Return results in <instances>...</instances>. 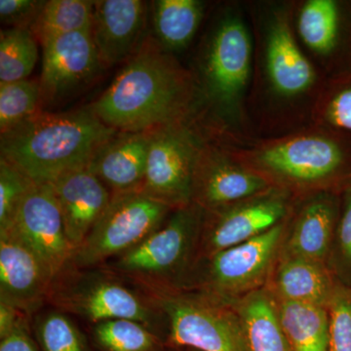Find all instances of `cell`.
<instances>
[{"mask_svg":"<svg viewBox=\"0 0 351 351\" xmlns=\"http://www.w3.org/2000/svg\"><path fill=\"white\" fill-rule=\"evenodd\" d=\"M119 131L106 125L91 107L64 113H36L1 134V158L34 184H51L66 173L89 165Z\"/></svg>","mask_w":351,"mask_h":351,"instance_id":"1","label":"cell"},{"mask_svg":"<svg viewBox=\"0 0 351 351\" xmlns=\"http://www.w3.org/2000/svg\"><path fill=\"white\" fill-rule=\"evenodd\" d=\"M186 101L179 68L154 43H145L91 108L114 130L149 132L174 124Z\"/></svg>","mask_w":351,"mask_h":351,"instance_id":"2","label":"cell"},{"mask_svg":"<svg viewBox=\"0 0 351 351\" xmlns=\"http://www.w3.org/2000/svg\"><path fill=\"white\" fill-rule=\"evenodd\" d=\"M205 210L198 204L178 208L144 241L112 258L107 269L141 289H180L198 256Z\"/></svg>","mask_w":351,"mask_h":351,"instance_id":"3","label":"cell"},{"mask_svg":"<svg viewBox=\"0 0 351 351\" xmlns=\"http://www.w3.org/2000/svg\"><path fill=\"white\" fill-rule=\"evenodd\" d=\"M119 274L104 267H69L53 281L49 301L58 311L93 323L129 319L152 328L163 319L144 290L129 287Z\"/></svg>","mask_w":351,"mask_h":351,"instance_id":"4","label":"cell"},{"mask_svg":"<svg viewBox=\"0 0 351 351\" xmlns=\"http://www.w3.org/2000/svg\"><path fill=\"white\" fill-rule=\"evenodd\" d=\"M172 209L142 189L112 193L107 209L76 249L69 267L86 269L105 265L144 241L163 225Z\"/></svg>","mask_w":351,"mask_h":351,"instance_id":"5","label":"cell"},{"mask_svg":"<svg viewBox=\"0 0 351 351\" xmlns=\"http://www.w3.org/2000/svg\"><path fill=\"white\" fill-rule=\"evenodd\" d=\"M167 321L175 346L198 351H246L237 313L201 294L179 289H142Z\"/></svg>","mask_w":351,"mask_h":351,"instance_id":"6","label":"cell"},{"mask_svg":"<svg viewBox=\"0 0 351 351\" xmlns=\"http://www.w3.org/2000/svg\"><path fill=\"white\" fill-rule=\"evenodd\" d=\"M283 237V226L205 258L197 278L199 294L225 304L242 293L253 292L270 269Z\"/></svg>","mask_w":351,"mask_h":351,"instance_id":"7","label":"cell"},{"mask_svg":"<svg viewBox=\"0 0 351 351\" xmlns=\"http://www.w3.org/2000/svg\"><path fill=\"white\" fill-rule=\"evenodd\" d=\"M198 154L195 141L176 124L154 131L143 191L172 208L191 204Z\"/></svg>","mask_w":351,"mask_h":351,"instance_id":"8","label":"cell"},{"mask_svg":"<svg viewBox=\"0 0 351 351\" xmlns=\"http://www.w3.org/2000/svg\"><path fill=\"white\" fill-rule=\"evenodd\" d=\"M9 234L22 242L56 278L68 269L75 248L71 244L56 196L50 184H34L23 200Z\"/></svg>","mask_w":351,"mask_h":351,"instance_id":"9","label":"cell"},{"mask_svg":"<svg viewBox=\"0 0 351 351\" xmlns=\"http://www.w3.org/2000/svg\"><path fill=\"white\" fill-rule=\"evenodd\" d=\"M213 211L209 221L204 218L201 232L198 254L204 258L255 239L279 225L286 213V203L281 196L263 195Z\"/></svg>","mask_w":351,"mask_h":351,"instance_id":"10","label":"cell"},{"mask_svg":"<svg viewBox=\"0 0 351 351\" xmlns=\"http://www.w3.org/2000/svg\"><path fill=\"white\" fill-rule=\"evenodd\" d=\"M54 278L22 242L0 234V301L29 315L49 301Z\"/></svg>","mask_w":351,"mask_h":351,"instance_id":"11","label":"cell"},{"mask_svg":"<svg viewBox=\"0 0 351 351\" xmlns=\"http://www.w3.org/2000/svg\"><path fill=\"white\" fill-rule=\"evenodd\" d=\"M43 45V97L53 99L91 78L101 66L91 31L71 32Z\"/></svg>","mask_w":351,"mask_h":351,"instance_id":"12","label":"cell"},{"mask_svg":"<svg viewBox=\"0 0 351 351\" xmlns=\"http://www.w3.org/2000/svg\"><path fill=\"white\" fill-rule=\"evenodd\" d=\"M75 252L106 211L112 193L88 166L66 173L51 182Z\"/></svg>","mask_w":351,"mask_h":351,"instance_id":"13","label":"cell"},{"mask_svg":"<svg viewBox=\"0 0 351 351\" xmlns=\"http://www.w3.org/2000/svg\"><path fill=\"white\" fill-rule=\"evenodd\" d=\"M147 8L141 0L94 1L92 38L101 64H119L140 49Z\"/></svg>","mask_w":351,"mask_h":351,"instance_id":"14","label":"cell"},{"mask_svg":"<svg viewBox=\"0 0 351 351\" xmlns=\"http://www.w3.org/2000/svg\"><path fill=\"white\" fill-rule=\"evenodd\" d=\"M251 43L239 20H228L219 27L207 56L206 77L210 92L221 101L232 100L248 80Z\"/></svg>","mask_w":351,"mask_h":351,"instance_id":"15","label":"cell"},{"mask_svg":"<svg viewBox=\"0 0 351 351\" xmlns=\"http://www.w3.org/2000/svg\"><path fill=\"white\" fill-rule=\"evenodd\" d=\"M260 161L267 169L297 182L326 179L339 169L343 152L326 138H293L263 151Z\"/></svg>","mask_w":351,"mask_h":351,"instance_id":"16","label":"cell"},{"mask_svg":"<svg viewBox=\"0 0 351 351\" xmlns=\"http://www.w3.org/2000/svg\"><path fill=\"white\" fill-rule=\"evenodd\" d=\"M154 131L119 132L88 167L112 193L142 189Z\"/></svg>","mask_w":351,"mask_h":351,"instance_id":"17","label":"cell"},{"mask_svg":"<svg viewBox=\"0 0 351 351\" xmlns=\"http://www.w3.org/2000/svg\"><path fill=\"white\" fill-rule=\"evenodd\" d=\"M267 186L260 176L228 164L215 163L196 172L193 198L203 209L217 210L253 197Z\"/></svg>","mask_w":351,"mask_h":351,"instance_id":"18","label":"cell"},{"mask_svg":"<svg viewBox=\"0 0 351 351\" xmlns=\"http://www.w3.org/2000/svg\"><path fill=\"white\" fill-rule=\"evenodd\" d=\"M246 351H292L279 319L278 306L267 291H253L235 309Z\"/></svg>","mask_w":351,"mask_h":351,"instance_id":"19","label":"cell"},{"mask_svg":"<svg viewBox=\"0 0 351 351\" xmlns=\"http://www.w3.org/2000/svg\"><path fill=\"white\" fill-rule=\"evenodd\" d=\"M281 301L329 306L336 288L323 263L286 256L276 278Z\"/></svg>","mask_w":351,"mask_h":351,"instance_id":"20","label":"cell"},{"mask_svg":"<svg viewBox=\"0 0 351 351\" xmlns=\"http://www.w3.org/2000/svg\"><path fill=\"white\" fill-rule=\"evenodd\" d=\"M336 223L334 201L321 196L302 209L289 237L287 256L323 263L327 257Z\"/></svg>","mask_w":351,"mask_h":351,"instance_id":"21","label":"cell"},{"mask_svg":"<svg viewBox=\"0 0 351 351\" xmlns=\"http://www.w3.org/2000/svg\"><path fill=\"white\" fill-rule=\"evenodd\" d=\"M267 69L272 84L284 95L302 93L313 82V66L298 47L285 23H277L270 34Z\"/></svg>","mask_w":351,"mask_h":351,"instance_id":"22","label":"cell"},{"mask_svg":"<svg viewBox=\"0 0 351 351\" xmlns=\"http://www.w3.org/2000/svg\"><path fill=\"white\" fill-rule=\"evenodd\" d=\"M278 313L292 351H328L330 315L326 307L281 301Z\"/></svg>","mask_w":351,"mask_h":351,"instance_id":"23","label":"cell"},{"mask_svg":"<svg viewBox=\"0 0 351 351\" xmlns=\"http://www.w3.org/2000/svg\"><path fill=\"white\" fill-rule=\"evenodd\" d=\"M94 1L89 0H50L45 1L31 27L41 44L71 32L91 31Z\"/></svg>","mask_w":351,"mask_h":351,"instance_id":"24","label":"cell"},{"mask_svg":"<svg viewBox=\"0 0 351 351\" xmlns=\"http://www.w3.org/2000/svg\"><path fill=\"white\" fill-rule=\"evenodd\" d=\"M202 17V4L196 0H158L154 2V29L162 45L184 47L195 36Z\"/></svg>","mask_w":351,"mask_h":351,"instance_id":"25","label":"cell"},{"mask_svg":"<svg viewBox=\"0 0 351 351\" xmlns=\"http://www.w3.org/2000/svg\"><path fill=\"white\" fill-rule=\"evenodd\" d=\"M38 59V40L29 27L0 34V84L27 80Z\"/></svg>","mask_w":351,"mask_h":351,"instance_id":"26","label":"cell"},{"mask_svg":"<svg viewBox=\"0 0 351 351\" xmlns=\"http://www.w3.org/2000/svg\"><path fill=\"white\" fill-rule=\"evenodd\" d=\"M338 27V9L332 0H311L302 7L300 34L306 45L316 52H329L334 47Z\"/></svg>","mask_w":351,"mask_h":351,"instance_id":"27","label":"cell"},{"mask_svg":"<svg viewBox=\"0 0 351 351\" xmlns=\"http://www.w3.org/2000/svg\"><path fill=\"white\" fill-rule=\"evenodd\" d=\"M43 97L40 82L32 80L0 84V131L12 130L36 114Z\"/></svg>","mask_w":351,"mask_h":351,"instance_id":"28","label":"cell"},{"mask_svg":"<svg viewBox=\"0 0 351 351\" xmlns=\"http://www.w3.org/2000/svg\"><path fill=\"white\" fill-rule=\"evenodd\" d=\"M94 336L105 351H156L158 346L151 328L134 320L98 323L94 326Z\"/></svg>","mask_w":351,"mask_h":351,"instance_id":"29","label":"cell"},{"mask_svg":"<svg viewBox=\"0 0 351 351\" xmlns=\"http://www.w3.org/2000/svg\"><path fill=\"white\" fill-rule=\"evenodd\" d=\"M36 319V331L44 351H86L80 330L66 313L47 311Z\"/></svg>","mask_w":351,"mask_h":351,"instance_id":"30","label":"cell"},{"mask_svg":"<svg viewBox=\"0 0 351 351\" xmlns=\"http://www.w3.org/2000/svg\"><path fill=\"white\" fill-rule=\"evenodd\" d=\"M34 184L22 171L0 158V232L10 228L23 200Z\"/></svg>","mask_w":351,"mask_h":351,"instance_id":"31","label":"cell"},{"mask_svg":"<svg viewBox=\"0 0 351 351\" xmlns=\"http://www.w3.org/2000/svg\"><path fill=\"white\" fill-rule=\"evenodd\" d=\"M328 311L330 315L328 351H351V290L336 288Z\"/></svg>","mask_w":351,"mask_h":351,"instance_id":"32","label":"cell"},{"mask_svg":"<svg viewBox=\"0 0 351 351\" xmlns=\"http://www.w3.org/2000/svg\"><path fill=\"white\" fill-rule=\"evenodd\" d=\"M44 3L38 0H0V19L12 27L31 29Z\"/></svg>","mask_w":351,"mask_h":351,"instance_id":"33","label":"cell"},{"mask_svg":"<svg viewBox=\"0 0 351 351\" xmlns=\"http://www.w3.org/2000/svg\"><path fill=\"white\" fill-rule=\"evenodd\" d=\"M337 265L351 279V195L346 200L336 237Z\"/></svg>","mask_w":351,"mask_h":351,"instance_id":"34","label":"cell"},{"mask_svg":"<svg viewBox=\"0 0 351 351\" xmlns=\"http://www.w3.org/2000/svg\"><path fill=\"white\" fill-rule=\"evenodd\" d=\"M327 117L334 125L351 131V88L335 97L328 108Z\"/></svg>","mask_w":351,"mask_h":351,"instance_id":"35","label":"cell"},{"mask_svg":"<svg viewBox=\"0 0 351 351\" xmlns=\"http://www.w3.org/2000/svg\"><path fill=\"white\" fill-rule=\"evenodd\" d=\"M27 316L17 307L0 301V339L5 338L18 328L25 326Z\"/></svg>","mask_w":351,"mask_h":351,"instance_id":"36","label":"cell"},{"mask_svg":"<svg viewBox=\"0 0 351 351\" xmlns=\"http://www.w3.org/2000/svg\"><path fill=\"white\" fill-rule=\"evenodd\" d=\"M0 351H38L27 332V327L18 328L1 339Z\"/></svg>","mask_w":351,"mask_h":351,"instance_id":"37","label":"cell"},{"mask_svg":"<svg viewBox=\"0 0 351 351\" xmlns=\"http://www.w3.org/2000/svg\"><path fill=\"white\" fill-rule=\"evenodd\" d=\"M195 351H198V350H195Z\"/></svg>","mask_w":351,"mask_h":351,"instance_id":"38","label":"cell"}]
</instances>
